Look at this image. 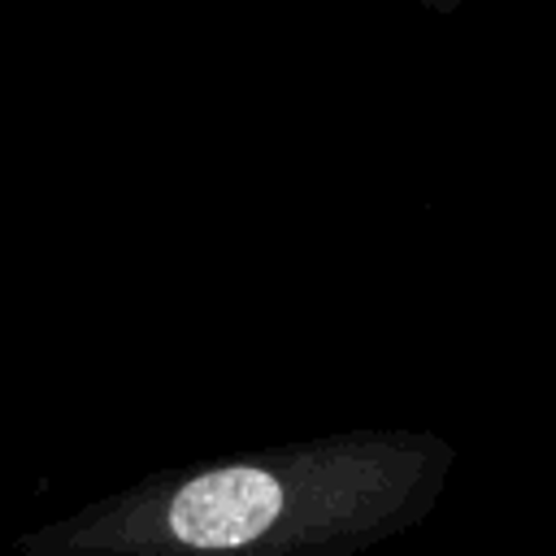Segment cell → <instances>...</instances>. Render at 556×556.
Wrapping results in <instances>:
<instances>
[{"mask_svg":"<svg viewBox=\"0 0 556 556\" xmlns=\"http://www.w3.org/2000/svg\"><path fill=\"white\" fill-rule=\"evenodd\" d=\"M456 443L356 426L135 478L13 539L17 556H361L443 500Z\"/></svg>","mask_w":556,"mask_h":556,"instance_id":"cell-1","label":"cell"}]
</instances>
